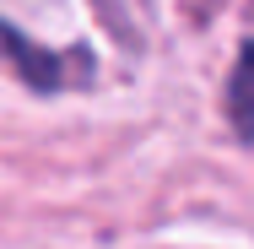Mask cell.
Returning <instances> with one entry per match:
<instances>
[{
	"label": "cell",
	"mask_w": 254,
	"mask_h": 249,
	"mask_svg": "<svg viewBox=\"0 0 254 249\" xmlns=\"http://www.w3.org/2000/svg\"><path fill=\"white\" fill-rule=\"evenodd\" d=\"M222 108H227V125L238 141L254 147V38L238 49L233 71H227V87H222Z\"/></svg>",
	"instance_id": "cell-1"
}]
</instances>
